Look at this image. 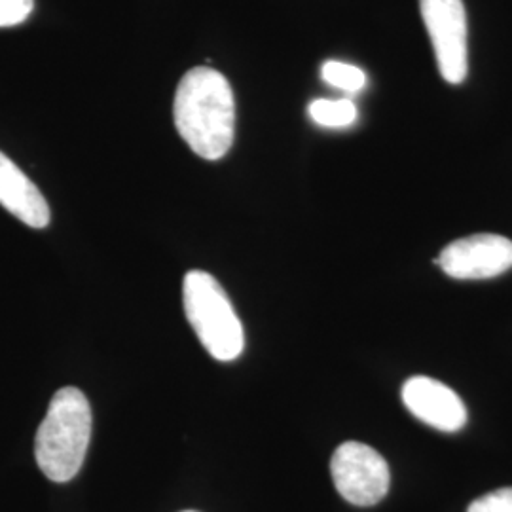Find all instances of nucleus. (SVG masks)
I'll return each instance as SVG.
<instances>
[{
	"label": "nucleus",
	"instance_id": "obj_1",
	"mask_svg": "<svg viewBox=\"0 0 512 512\" xmlns=\"http://www.w3.org/2000/svg\"><path fill=\"white\" fill-rule=\"evenodd\" d=\"M173 118L184 143L200 158H224L236 135V99L226 76L209 67L184 74L175 93Z\"/></svg>",
	"mask_w": 512,
	"mask_h": 512
},
{
	"label": "nucleus",
	"instance_id": "obj_2",
	"mask_svg": "<svg viewBox=\"0 0 512 512\" xmlns=\"http://www.w3.org/2000/svg\"><path fill=\"white\" fill-rule=\"evenodd\" d=\"M92 406L76 387L55 393L35 440L38 467L52 482L73 480L84 465L92 439Z\"/></svg>",
	"mask_w": 512,
	"mask_h": 512
},
{
	"label": "nucleus",
	"instance_id": "obj_3",
	"mask_svg": "<svg viewBox=\"0 0 512 512\" xmlns=\"http://www.w3.org/2000/svg\"><path fill=\"white\" fill-rule=\"evenodd\" d=\"M183 302L186 319L205 351L222 363L238 359L245 348V334L219 281L207 272H188L184 275Z\"/></svg>",
	"mask_w": 512,
	"mask_h": 512
},
{
	"label": "nucleus",
	"instance_id": "obj_4",
	"mask_svg": "<svg viewBox=\"0 0 512 512\" xmlns=\"http://www.w3.org/2000/svg\"><path fill=\"white\" fill-rule=\"evenodd\" d=\"M330 475L338 494L357 507H372L389 492L387 461L363 442L349 440L338 446L330 459Z\"/></svg>",
	"mask_w": 512,
	"mask_h": 512
},
{
	"label": "nucleus",
	"instance_id": "obj_5",
	"mask_svg": "<svg viewBox=\"0 0 512 512\" xmlns=\"http://www.w3.org/2000/svg\"><path fill=\"white\" fill-rule=\"evenodd\" d=\"M420 12L433 42L440 76L448 84H461L469 71L463 0H420Z\"/></svg>",
	"mask_w": 512,
	"mask_h": 512
},
{
	"label": "nucleus",
	"instance_id": "obj_6",
	"mask_svg": "<svg viewBox=\"0 0 512 512\" xmlns=\"http://www.w3.org/2000/svg\"><path fill=\"white\" fill-rule=\"evenodd\" d=\"M454 279H490L512 268V241L497 234H476L446 245L437 260Z\"/></svg>",
	"mask_w": 512,
	"mask_h": 512
},
{
	"label": "nucleus",
	"instance_id": "obj_7",
	"mask_svg": "<svg viewBox=\"0 0 512 512\" xmlns=\"http://www.w3.org/2000/svg\"><path fill=\"white\" fill-rule=\"evenodd\" d=\"M403 403L418 420L446 433L467 423V408L458 393L439 380L414 376L403 385Z\"/></svg>",
	"mask_w": 512,
	"mask_h": 512
},
{
	"label": "nucleus",
	"instance_id": "obj_8",
	"mask_svg": "<svg viewBox=\"0 0 512 512\" xmlns=\"http://www.w3.org/2000/svg\"><path fill=\"white\" fill-rule=\"evenodd\" d=\"M0 205L31 228L50 224V207L37 184L0 152Z\"/></svg>",
	"mask_w": 512,
	"mask_h": 512
},
{
	"label": "nucleus",
	"instance_id": "obj_9",
	"mask_svg": "<svg viewBox=\"0 0 512 512\" xmlns=\"http://www.w3.org/2000/svg\"><path fill=\"white\" fill-rule=\"evenodd\" d=\"M311 120L323 128H348L357 120V107L349 99H317L310 105Z\"/></svg>",
	"mask_w": 512,
	"mask_h": 512
},
{
	"label": "nucleus",
	"instance_id": "obj_10",
	"mask_svg": "<svg viewBox=\"0 0 512 512\" xmlns=\"http://www.w3.org/2000/svg\"><path fill=\"white\" fill-rule=\"evenodd\" d=\"M321 76L332 88L346 92H359L366 82L365 73L359 67L342 61H327L321 67Z\"/></svg>",
	"mask_w": 512,
	"mask_h": 512
},
{
	"label": "nucleus",
	"instance_id": "obj_11",
	"mask_svg": "<svg viewBox=\"0 0 512 512\" xmlns=\"http://www.w3.org/2000/svg\"><path fill=\"white\" fill-rule=\"evenodd\" d=\"M467 512H512V488H501L478 497Z\"/></svg>",
	"mask_w": 512,
	"mask_h": 512
},
{
	"label": "nucleus",
	"instance_id": "obj_12",
	"mask_svg": "<svg viewBox=\"0 0 512 512\" xmlns=\"http://www.w3.org/2000/svg\"><path fill=\"white\" fill-rule=\"evenodd\" d=\"M35 0H0V27H14L31 16Z\"/></svg>",
	"mask_w": 512,
	"mask_h": 512
},
{
	"label": "nucleus",
	"instance_id": "obj_13",
	"mask_svg": "<svg viewBox=\"0 0 512 512\" xmlns=\"http://www.w3.org/2000/svg\"><path fill=\"white\" fill-rule=\"evenodd\" d=\"M184 512H196V511H184Z\"/></svg>",
	"mask_w": 512,
	"mask_h": 512
}]
</instances>
